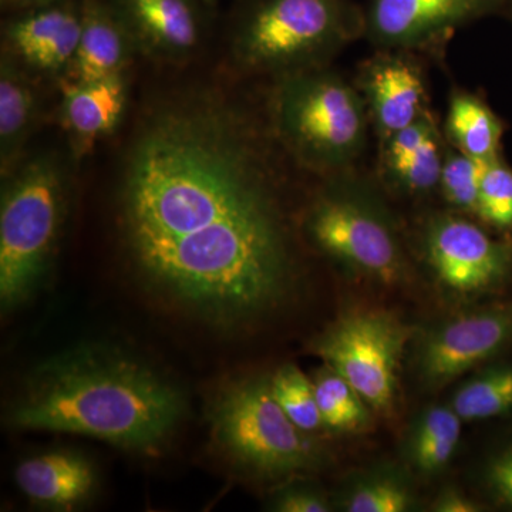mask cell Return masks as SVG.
Listing matches in <instances>:
<instances>
[{
    "instance_id": "4fadbf2b",
    "label": "cell",
    "mask_w": 512,
    "mask_h": 512,
    "mask_svg": "<svg viewBox=\"0 0 512 512\" xmlns=\"http://www.w3.org/2000/svg\"><path fill=\"white\" fill-rule=\"evenodd\" d=\"M82 35V9L72 3H43L6 28L8 52L26 69L45 74L72 70Z\"/></svg>"
},
{
    "instance_id": "603a6c76",
    "label": "cell",
    "mask_w": 512,
    "mask_h": 512,
    "mask_svg": "<svg viewBox=\"0 0 512 512\" xmlns=\"http://www.w3.org/2000/svg\"><path fill=\"white\" fill-rule=\"evenodd\" d=\"M311 379L323 429L335 434H360L372 429L375 412L333 367L323 363Z\"/></svg>"
},
{
    "instance_id": "7c38bea8",
    "label": "cell",
    "mask_w": 512,
    "mask_h": 512,
    "mask_svg": "<svg viewBox=\"0 0 512 512\" xmlns=\"http://www.w3.org/2000/svg\"><path fill=\"white\" fill-rule=\"evenodd\" d=\"M356 87L365 100L380 146L429 114L423 76L402 53L389 50L363 64Z\"/></svg>"
},
{
    "instance_id": "f546056e",
    "label": "cell",
    "mask_w": 512,
    "mask_h": 512,
    "mask_svg": "<svg viewBox=\"0 0 512 512\" xmlns=\"http://www.w3.org/2000/svg\"><path fill=\"white\" fill-rule=\"evenodd\" d=\"M487 505L478 497L467 494L456 484H447L440 488L429 504L431 512H481Z\"/></svg>"
},
{
    "instance_id": "ac0fdd59",
    "label": "cell",
    "mask_w": 512,
    "mask_h": 512,
    "mask_svg": "<svg viewBox=\"0 0 512 512\" xmlns=\"http://www.w3.org/2000/svg\"><path fill=\"white\" fill-rule=\"evenodd\" d=\"M463 424L448 403L421 407L400 437V461L416 478L440 477L456 457Z\"/></svg>"
},
{
    "instance_id": "2e32d148",
    "label": "cell",
    "mask_w": 512,
    "mask_h": 512,
    "mask_svg": "<svg viewBox=\"0 0 512 512\" xmlns=\"http://www.w3.org/2000/svg\"><path fill=\"white\" fill-rule=\"evenodd\" d=\"M126 101L123 74L66 86L62 117L76 156H86L101 138L109 136L123 116Z\"/></svg>"
},
{
    "instance_id": "52a82bcc",
    "label": "cell",
    "mask_w": 512,
    "mask_h": 512,
    "mask_svg": "<svg viewBox=\"0 0 512 512\" xmlns=\"http://www.w3.org/2000/svg\"><path fill=\"white\" fill-rule=\"evenodd\" d=\"M305 225L313 245L350 275L384 286L409 276L392 212L360 181L335 178L309 208Z\"/></svg>"
},
{
    "instance_id": "d6986e66",
    "label": "cell",
    "mask_w": 512,
    "mask_h": 512,
    "mask_svg": "<svg viewBox=\"0 0 512 512\" xmlns=\"http://www.w3.org/2000/svg\"><path fill=\"white\" fill-rule=\"evenodd\" d=\"M16 484L33 503L69 508L83 503L96 487V471L89 460L70 451H52L22 461Z\"/></svg>"
},
{
    "instance_id": "44dd1931",
    "label": "cell",
    "mask_w": 512,
    "mask_h": 512,
    "mask_svg": "<svg viewBox=\"0 0 512 512\" xmlns=\"http://www.w3.org/2000/svg\"><path fill=\"white\" fill-rule=\"evenodd\" d=\"M448 404L464 423L512 417V359L494 360L464 377Z\"/></svg>"
},
{
    "instance_id": "cb8c5ba5",
    "label": "cell",
    "mask_w": 512,
    "mask_h": 512,
    "mask_svg": "<svg viewBox=\"0 0 512 512\" xmlns=\"http://www.w3.org/2000/svg\"><path fill=\"white\" fill-rule=\"evenodd\" d=\"M444 156L439 131H436L409 156L382 164L384 178L394 190L403 194L412 197L430 194L439 190Z\"/></svg>"
},
{
    "instance_id": "9c48e42d",
    "label": "cell",
    "mask_w": 512,
    "mask_h": 512,
    "mask_svg": "<svg viewBox=\"0 0 512 512\" xmlns=\"http://www.w3.org/2000/svg\"><path fill=\"white\" fill-rule=\"evenodd\" d=\"M510 348L512 301L485 303L414 330L410 365L424 392H440Z\"/></svg>"
},
{
    "instance_id": "f1b7e54d",
    "label": "cell",
    "mask_w": 512,
    "mask_h": 512,
    "mask_svg": "<svg viewBox=\"0 0 512 512\" xmlns=\"http://www.w3.org/2000/svg\"><path fill=\"white\" fill-rule=\"evenodd\" d=\"M269 510L278 512H330L335 511L332 495L309 481H292L279 488L269 503Z\"/></svg>"
},
{
    "instance_id": "7a4b0ae2",
    "label": "cell",
    "mask_w": 512,
    "mask_h": 512,
    "mask_svg": "<svg viewBox=\"0 0 512 512\" xmlns=\"http://www.w3.org/2000/svg\"><path fill=\"white\" fill-rule=\"evenodd\" d=\"M185 409L177 384L143 360L96 343L40 363L8 421L15 429L82 434L153 453L173 436Z\"/></svg>"
},
{
    "instance_id": "ffe728a7",
    "label": "cell",
    "mask_w": 512,
    "mask_h": 512,
    "mask_svg": "<svg viewBox=\"0 0 512 512\" xmlns=\"http://www.w3.org/2000/svg\"><path fill=\"white\" fill-rule=\"evenodd\" d=\"M39 113L35 90L22 64L9 53L0 66V163L2 174L18 167L20 154L35 128Z\"/></svg>"
},
{
    "instance_id": "3957f363",
    "label": "cell",
    "mask_w": 512,
    "mask_h": 512,
    "mask_svg": "<svg viewBox=\"0 0 512 512\" xmlns=\"http://www.w3.org/2000/svg\"><path fill=\"white\" fill-rule=\"evenodd\" d=\"M276 136L309 170L340 174L366 146L369 113L356 86L323 67L284 74L272 97Z\"/></svg>"
},
{
    "instance_id": "6da1fadb",
    "label": "cell",
    "mask_w": 512,
    "mask_h": 512,
    "mask_svg": "<svg viewBox=\"0 0 512 512\" xmlns=\"http://www.w3.org/2000/svg\"><path fill=\"white\" fill-rule=\"evenodd\" d=\"M268 148L214 94L161 104L121 163V241L148 285L212 322L274 311L295 275Z\"/></svg>"
},
{
    "instance_id": "1f68e13d",
    "label": "cell",
    "mask_w": 512,
    "mask_h": 512,
    "mask_svg": "<svg viewBox=\"0 0 512 512\" xmlns=\"http://www.w3.org/2000/svg\"><path fill=\"white\" fill-rule=\"evenodd\" d=\"M511 10H512V2H511Z\"/></svg>"
},
{
    "instance_id": "9a60e30c",
    "label": "cell",
    "mask_w": 512,
    "mask_h": 512,
    "mask_svg": "<svg viewBox=\"0 0 512 512\" xmlns=\"http://www.w3.org/2000/svg\"><path fill=\"white\" fill-rule=\"evenodd\" d=\"M82 35L72 66L74 82L87 83L120 76L136 52L110 3L82 0Z\"/></svg>"
},
{
    "instance_id": "83f0119b",
    "label": "cell",
    "mask_w": 512,
    "mask_h": 512,
    "mask_svg": "<svg viewBox=\"0 0 512 512\" xmlns=\"http://www.w3.org/2000/svg\"><path fill=\"white\" fill-rule=\"evenodd\" d=\"M476 217L501 231L512 229V170L500 157L488 161L485 167Z\"/></svg>"
},
{
    "instance_id": "277c9868",
    "label": "cell",
    "mask_w": 512,
    "mask_h": 512,
    "mask_svg": "<svg viewBox=\"0 0 512 512\" xmlns=\"http://www.w3.org/2000/svg\"><path fill=\"white\" fill-rule=\"evenodd\" d=\"M363 35V8L353 0H252L232 50L242 69L284 76L323 67Z\"/></svg>"
},
{
    "instance_id": "ba28073f",
    "label": "cell",
    "mask_w": 512,
    "mask_h": 512,
    "mask_svg": "<svg viewBox=\"0 0 512 512\" xmlns=\"http://www.w3.org/2000/svg\"><path fill=\"white\" fill-rule=\"evenodd\" d=\"M413 335L414 329L392 312L353 309L313 338L309 350L345 377L376 416L393 419Z\"/></svg>"
},
{
    "instance_id": "484cf974",
    "label": "cell",
    "mask_w": 512,
    "mask_h": 512,
    "mask_svg": "<svg viewBox=\"0 0 512 512\" xmlns=\"http://www.w3.org/2000/svg\"><path fill=\"white\" fill-rule=\"evenodd\" d=\"M271 387L276 402L299 429L312 434L323 429L315 386L298 366L289 363L279 367L271 375Z\"/></svg>"
},
{
    "instance_id": "e0dca14e",
    "label": "cell",
    "mask_w": 512,
    "mask_h": 512,
    "mask_svg": "<svg viewBox=\"0 0 512 512\" xmlns=\"http://www.w3.org/2000/svg\"><path fill=\"white\" fill-rule=\"evenodd\" d=\"M417 478L402 461H380L350 471L332 494L335 511L413 512L421 510Z\"/></svg>"
},
{
    "instance_id": "4316f807",
    "label": "cell",
    "mask_w": 512,
    "mask_h": 512,
    "mask_svg": "<svg viewBox=\"0 0 512 512\" xmlns=\"http://www.w3.org/2000/svg\"><path fill=\"white\" fill-rule=\"evenodd\" d=\"M488 161L477 160L456 150L444 156L439 190L444 201L458 214L476 215L478 192Z\"/></svg>"
},
{
    "instance_id": "30bf717a",
    "label": "cell",
    "mask_w": 512,
    "mask_h": 512,
    "mask_svg": "<svg viewBox=\"0 0 512 512\" xmlns=\"http://www.w3.org/2000/svg\"><path fill=\"white\" fill-rule=\"evenodd\" d=\"M421 251L434 278L461 298L503 288L512 276V244L491 237L458 212L430 217L421 231Z\"/></svg>"
},
{
    "instance_id": "4dcf8cb0",
    "label": "cell",
    "mask_w": 512,
    "mask_h": 512,
    "mask_svg": "<svg viewBox=\"0 0 512 512\" xmlns=\"http://www.w3.org/2000/svg\"><path fill=\"white\" fill-rule=\"evenodd\" d=\"M8 2L13 3V5L29 6L39 5V3H46L49 2V0H8Z\"/></svg>"
},
{
    "instance_id": "5bb4252c",
    "label": "cell",
    "mask_w": 512,
    "mask_h": 512,
    "mask_svg": "<svg viewBox=\"0 0 512 512\" xmlns=\"http://www.w3.org/2000/svg\"><path fill=\"white\" fill-rule=\"evenodd\" d=\"M134 46L158 60H184L200 46L198 0H111Z\"/></svg>"
},
{
    "instance_id": "d4e9b609",
    "label": "cell",
    "mask_w": 512,
    "mask_h": 512,
    "mask_svg": "<svg viewBox=\"0 0 512 512\" xmlns=\"http://www.w3.org/2000/svg\"><path fill=\"white\" fill-rule=\"evenodd\" d=\"M471 477L478 498L487 507L512 511V429L485 447Z\"/></svg>"
},
{
    "instance_id": "5b68a950",
    "label": "cell",
    "mask_w": 512,
    "mask_h": 512,
    "mask_svg": "<svg viewBox=\"0 0 512 512\" xmlns=\"http://www.w3.org/2000/svg\"><path fill=\"white\" fill-rule=\"evenodd\" d=\"M212 437L237 466L261 478L312 473L328 464L326 448L276 402L271 375L239 377L211 404Z\"/></svg>"
},
{
    "instance_id": "8fae6325",
    "label": "cell",
    "mask_w": 512,
    "mask_h": 512,
    "mask_svg": "<svg viewBox=\"0 0 512 512\" xmlns=\"http://www.w3.org/2000/svg\"><path fill=\"white\" fill-rule=\"evenodd\" d=\"M512 0H366L365 35L387 50L429 46Z\"/></svg>"
},
{
    "instance_id": "7402d4cb",
    "label": "cell",
    "mask_w": 512,
    "mask_h": 512,
    "mask_svg": "<svg viewBox=\"0 0 512 512\" xmlns=\"http://www.w3.org/2000/svg\"><path fill=\"white\" fill-rule=\"evenodd\" d=\"M446 131L456 150L477 160L490 161L498 157L504 126L484 101L474 94L460 92L451 97Z\"/></svg>"
},
{
    "instance_id": "8992f818",
    "label": "cell",
    "mask_w": 512,
    "mask_h": 512,
    "mask_svg": "<svg viewBox=\"0 0 512 512\" xmlns=\"http://www.w3.org/2000/svg\"><path fill=\"white\" fill-rule=\"evenodd\" d=\"M6 177L0 205V302L10 309L28 299L45 275L62 227L66 180L52 154L19 163Z\"/></svg>"
}]
</instances>
